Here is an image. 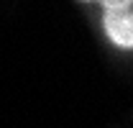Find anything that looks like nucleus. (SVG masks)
Masks as SVG:
<instances>
[{"label": "nucleus", "mask_w": 133, "mask_h": 128, "mask_svg": "<svg viewBox=\"0 0 133 128\" xmlns=\"http://www.w3.org/2000/svg\"><path fill=\"white\" fill-rule=\"evenodd\" d=\"M105 36L120 49H133V8L105 10L102 16Z\"/></svg>", "instance_id": "f257e3e1"}, {"label": "nucleus", "mask_w": 133, "mask_h": 128, "mask_svg": "<svg viewBox=\"0 0 133 128\" xmlns=\"http://www.w3.org/2000/svg\"><path fill=\"white\" fill-rule=\"evenodd\" d=\"M105 10H123V8H133V0H102Z\"/></svg>", "instance_id": "f03ea898"}, {"label": "nucleus", "mask_w": 133, "mask_h": 128, "mask_svg": "<svg viewBox=\"0 0 133 128\" xmlns=\"http://www.w3.org/2000/svg\"><path fill=\"white\" fill-rule=\"evenodd\" d=\"M82 3H95V0H82ZM100 3H102V0H100Z\"/></svg>", "instance_id": "7ed1b4c3"}]
</instances>
